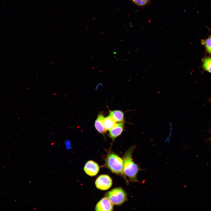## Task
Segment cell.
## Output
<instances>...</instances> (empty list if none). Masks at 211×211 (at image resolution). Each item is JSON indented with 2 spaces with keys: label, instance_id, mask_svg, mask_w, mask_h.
<instances>
[{
  "label": "cell",
  "instance_id": "6da1fadb",
  "mask_svg": "<svg viewBox=\"0 0 211 211\" xmlns=\"http://www.w3.org/2000/svg\"><path fill=\"white\" fill-rule=\"evenodd\" d=\"M135 148V146L131 147L125 153L123 157L124 173L131 182L138 183L137 175L140 170L138 165L133 161L132 155Z\"/></svg>",
  "mask_w": 211,
  "mask_h": 211
},
{
  "label": "cell",
  "instance_id": "7a4b0ae2",
  "mask_svg": "<svg viewBox=\"0 0 211 211\" xmlns=\"http://www.w3.org/2000/svg\"><path fill=\"white\" fill-rule=\"evenodd\" d=\"M106 166L112 172L123 177L127 183L128 181L123 171V159L113 152H109L105 159Z\"/></svg>",
  "mask_w": 211,
  "mask_h": 211
},
{
  "label": "cell",
  "instance_id": "3957f363",
  "mask_svg": "<svg viewBox=\"0 0 211 211\" xmlns=\"http://www.w3.org/2000/svg\"><path fill=\"white\" fill-rule=\"evenodd\" d=\"M106 196L113 204L120 205L127 200L125 191L121 187L114 188L107 192Z\"/></svg>",
  "mask_w": 211,
  "mask_h": 211
},
{
  "label": "cell",
  "instance_id": "277c9868",
  "mask_svg": "<svg viewBox=\"0 0 211 211\" xmlns=\"http://www.w3.org/2000/svg\"><path fill=\"white\" fill-rule=\"evenodd\" d=\"M95 184L98 189L101 190H106L111 186L112 180L109 176L101 175L96 179Z\"/></svg>",
  "mask_w": 211,
  "mask_h": 211
},
{
  "label": "cell",
  "instance_id": "5b68a950",
  "mask_svg": "<svg viewBox=\"0 0 211 211\" xmlns=\"http://www.w3.org/2000/svg\"><path fill=\"white\" fill-rule=\"evenodd\" d=\"M113 204L106 197L101 199L96 204V211H113Z\"/></svg>",
  "mask_w": 211,
  "mask_h": 211
},
{
  "label": "cell",
  "instance_id": "8992f818",
  "mask_svg": "<svg viewBox=\"0 0 211 211\" xmlns=\"http://www.w3.org/2000/svg\"><path fill=\"white\" fill-rule=\"evenodd\" d=\"M84 170L85 172L88 175L94 176L98 173L99 170V166L95 162L90 160L86 164Z\"/></svg>",
  "mask_w": 211,
  "mask_h": 211
},
{
  "label": "cell",
  "instance_id": "52a82bcc",
  "mask_svg": "<svg viewBox=\"0 0 211 211\" xmlns=\"http://www.w3.org/2000/svg\"><path fill=\"white\" fill-rule=\"evenodd\" d=\"M124 121L116 123L109 130V135L113 141L122 133L124 129Z\"/></svg>",
  "mask_w": 211,
  "mask_h": 211
},
{
  "label": "cell",
  "instance_id": "ba28073f",
  "mask_svg": "<svg viewBox=\"0 0 211 211\" xmlns=\"http://www.w3.org/2000/svg\"><path fill=\"white\" fill-rule=\"evenodd\" d=\"M104 117L101 113L98 115L94 123L95 127L97 130L100 133L103 134L106 131L103 123Z\"/></svg>",
  "mask_w": 211,
  "mask_h": 211
},
{
  "label": "cell",
  "instance_id": "9c48e42d",
  "mask_svg": "<svg viewBox=\"0 0 211 211\" xmlns=\"http://www.w3.org/2000/svg\"><path fill=\"white\" fill-rule=\"evenodd\" d=\"M124 113L120 110L109 111V116L116 122H123L124 118Z\"/></svg>",
  "mask_w": 211,
  "mask_h": 211
},
{
  "label": "cell",
  "instance_id": "30bf717a",
  "mask_svg": "<svg viewBox=\"0 0 211 211\" xmlns=\"http://www.w3.org/2000/svg\"><path fill=\"white\" fill-rule=\"evenodd\" d=\"M116 122L109 116L104 118L103 123L106 131L109 130L116 123Z\"/></svg>",
  "mask_w": 211,
  "mask_h": 211
},
{
  "label": "cell",
  "instance_id": "8fae6325",
  "mask_svg": "<svg viewBox=\"0 0 211 211\" xmlns=\"http://www.w3.org/2000/svg\"><path fill=\"white\" fill-rule=\"evenodd\" d=\"M202 67L203 69L211 73V57H206L202 60Z\"/></svg>",
  "mask_w": 211,
  "mask_h": 211
},
{
  "label": "cell",
  "instance_id": "7c38bea8",
  "mask_svg": "<svg viewBox=\"0 0 211 211\" xmlns=\"http://www.w3.org/2000/svg\"><path fill=\"white\" fill-rule=\"evenodd\" d=\"M201 44L205 46L206 51L211 54V36L206 39L202 40Z\"/></svg>",
  "mask_w": 211,
  "mask_h": 211
},
{
  "label": "cell",
  "instance_id": "4fadbf2b",
  "mask_svg": "<svg viewBox=\"0 0 211 211\" xmlns=\"http://www.w3.org/2000/svg\"><path fill=\"white\" fill-rule=\"evenodd\" d=\"M136 5L139 6H144L147 4L149 0H132Z\"/></svg>",
  "mask_w": 211,
  "mask_h": 211
},
{
  "label": "cell",
  "instance_id": "5bb4252c",
  "mask_svg": "<svg viewBox=\"0 0 211 211\" xmlns=\"http://www.w3.org/2000/svg\"><path fill=\"white\" fill-rule=\"evenodd\" d=\"M210 139L211 140V137Z\"/></svg>",
  "mask_w": 211,
  "mask_h": 211
}]
</instances>
